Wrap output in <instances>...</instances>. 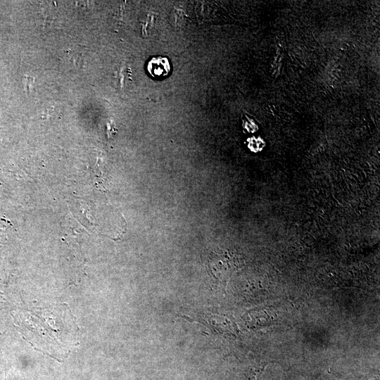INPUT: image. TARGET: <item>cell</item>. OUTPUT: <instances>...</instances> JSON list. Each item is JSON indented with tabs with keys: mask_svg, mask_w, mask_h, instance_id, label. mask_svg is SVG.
Here are the masks:
<instances>
[{
	"mask_svg": "<svg viewBox=\"0 0 380 380\" xmlns=\"http://www.w3.org/2000/svg\"><path fill=\"white\" fill-rule=\"evenodd\" d=\"M149 75L155 80L164 79L171 71L170 63L167 57L155 56L150 58L146 65Z\"/></svg>",
	"mask_w": 380,
	"mask_h": 380,
	"instance_id": "cell-1",
	"label": "cell"
},
{
	"mask_svg": "<svg viewBox=\"0 0 380 380\" xmlns=\"http://www.w3.org/2000/svg\"><path fill=\"white\" fill-rule=\"evenodd\" d=\"M266 365L250 367L244 374L242 380H258Z\"/></svg>",
	"mask_w": 380,
	"mask_h": 380,
	"instance_id": "cell-2",
	"label": "cell"
}]
</instances>
